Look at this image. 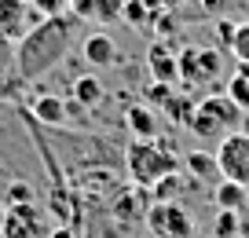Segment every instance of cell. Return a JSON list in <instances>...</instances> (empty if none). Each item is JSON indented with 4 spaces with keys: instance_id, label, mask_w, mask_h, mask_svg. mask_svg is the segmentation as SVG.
I'll return each mask as SVG.
<instances>
[{
    "instance_id": "1",
    "label": "cell",
    "mask_w": 249,
    "mask_h": 238,
    "mask_svg": "<svg viewBox=\"0 0 249 238\" xmlns=\"http://www.w3.org/2000/svg\"><path fill=\"white\" fill-rule=\"evenodd\" d=\"M81 30V18L73 15H59V18H44L37 22L22 40L15 44V70L22 81H37V77L52 73L73 48V37Z\"/></svg>"
},
{
    "instance_id": "2",
    "label": "cell",
    "mask_w": 249,
    "mask_h": 238,
    "mask_svg": "<svg viewBox=\"0 0 249 238\" xmlns=\"http://www.w3.org/2000/svg\"><path fill=\"white\" fill-rule=\"evenodd\" d=\"M124 165H128V176L140 187H158L165 176L179 172V158L161 139H136L124 154Z\"/></svg>"
},
{
    "instance_id": "3",
    "label": "cell",
    "mask_w": 249,
    "mask_h": 238,
    "mask_svg": "<svg viewBox=\"0 0 249 238\" xmlns=\"http://www.w3.org/2000/svg\"><path fill=\"white\" fill-rule=\"evenodd\" d=\"M216 169L227 183L249 187V132H231L216 146Z\"/></svg>"
},
{
    "instance_id": "4",
    "label": "cell",
    "mask_w": 249,
    "mask_h": 238,
    "mask_svg": "<svg viewBox=\"0 0 249 238\" xmlns=\"http://www.w3.org/2000/svg\"><path fill=\"white\" fill-rule=\"evenodd\" d=\"M179 62V77L187 85H209L224 73V59H220L216 48H183L176 55Z\"/></svg>"
},
{
    "instance_id": "5",
    "label": "cell",
    "mask_w": 249,
    "mask_h": 238,
    "mask_svg": "<svg viewBox=\"0 0 249 238\" xmlns=\"http://www.w3.org/2000/svg\"><path fill=\"white\" fill-rule=\"evenodd\" d=\"M147 223L158 238H195V216L176 201H158L147 213Z\"/></svg>"
},
{
    "instance_id": "6",
    "label": "cell",
    "mask_w": 249,
    "mask_h": 238,
    "mask_svg": "<svg viewBox=\"0 0 249 238\" xmlns=\"http://www.w3.org/2000/svg\"><path fill=\"white\" fill-rule=\"evenodd\" d=\"M37 22H44V18L33 11L30 0H0V40L18 44Z\"/></svg>"
},
{
    "instance_id": "7",
    "label": "cell",
    "mask_w": 249,
    "mask_h": 238,
    "mask_svg": "<svg viewBox=\"0 0 249 238\" xmlns=\"http://www.w3.org/2000/svg\"><path fill=\"white\" fill-rule=\"evenodd\" d=\"M198 110H202L205 117H209L213 125H216L224 136H231V132H242V110L234 107L231 99H227V92H220V95H205L202 103H198Z\"/></svg>"
},
{
    "instance_id": "8",
    "label": "cell",
    "mask_w": 249,
    "mask_h": 238,
    "mask_svg": "<svg viewBox=\"0 0 249 238\" xmlns=\"http://www.w3.org/2000/svg\"><path fill=\"white\" fill-rule=\"evenodd\" d=\"M0 235L4 238H40V220L37 205H8L4 220H0Z\"/></svg>"
},
{
    "instance_id": "9",
    "label": "cell",
    "mask_w": 249,
    "mask_h": 238,
    "mask_svg": "<svg viewBox=\"0 0 249 238\" xmlns=\"http://www.w3.org/2000/svg\"><path fill=\"white\" fill-rule=\"evenodd\" d=\"M81 52H85V59L92 62L95 70H107L117 62V44L110 33H88L85 40H81Z\"/></svg>"
},
{
    "instance_id": "10",
    "label": "cell",
    "mask_w": 249,
    "mask_h": 238,
    "mask_svg": "<svg viewBox=\"0 0 249 238\" xmlns=\"http://www.w3.org/2000/svg\"><path fill=\"white\" fill-rule=\"evenodd\" d=\"M147 66H150V77H154L158 85H169V81H176L179 77V62L176 55H169V48L158 40V44H150L147 52Z\"/></svg>"
},
{
    "instance_id": "11",
    "label": "cell",
    "mask_w": 249,
    "mask_h": 238,
    "mask_svg": "<svg viewBox=\"0 0 249 238\" xmlns=\"http://www.w3.org/2000/svg\"><path fill=\"white\" fill-rule=\"evenodd\" d=\"M30 114H37V121L52 125V128H62V125L70 121L66 117V99H59V95H33Z\"/></svg>"
},
{
    "instance_id": "12",
    "label": "cell",
    "mask_w": 249,
    "mask_h": 238,
    "mask_svg": "<svg viewBox=\"0 0 249 238\" xmlns=\"http://www.w3.org/2000/svg\"><path fill=\"white\" fill-rule=\"evenodd\" d=\"M124 125L132 128L136 139H158V121H154V110H147L143 103H128L124 107Z\"/></svg>"
},
{
    "instance_id": "13",
    "label": "cell",
    "mask_w": 249,
    "mask_h": 238,
    "mask_svg": "<svg viewBox=\"0 0 249 238\" xmlns=\"http://www.w3.org/2000/svg\"><path fill=\"white\" fill-rule=\"evenodd\" d=\"M124 4L128 0H85L73 15L77 18H95V22H117L124 15Z\"/></svg>"
},
{
    "instance_id": "14",
    "label": "cell",
    "mask_w": 249,
    "mask_h": 238,
    "mask_svg": "<svg viewBox=\"0 0 249 238\" xmlns=\"http://www.w3.org/2000/svg\"><path fill=\"white\" fill-rule=\"evenodd\" d=\"M103 85H99V77L95 73H85V77H77L73 81V103H77L81 110H95L103 103Z\"/></svg>"
},
{
    "instance_id": "15",
    "label": "cell",
    "mask_w": 249,
    "mask_h": 238,
    "mask_svg": "<svg viewBox=\"0 0 249 238\" xmlns=\"http://www.w3.org/2000/svg\"><path fill=\"white\" fill-rule=\"evenodd\" d=\"M183 162V169L191 172V176L198 180V183H209L213 176H220V169H216V158L213 154H202V150H191L187 158H179Z\"/></svg>"
},
{
    "instance_id": "16",
    "label": "cell",
    "mask_w": 249,
    "mask_h": 238,
    "mask_svg": "<svg viewBox=\"0 0 249 238\" xmlns=\"http://www.w3.org/2000/svg\"><path fill=\"white\" fill-rule=\"evenodd\" d=\"M227 99H231L242 114H249V66H238L227 77Z\"/></svg>"
},
{
    "instance_id": "17",
    "label": "cell",
    "mask_w": 249,
    "mask_h": 238,
    "mask_svg": "<svg viewBox=\"0 0 249 238\" xmlns=\"http://www.w3.org/2000/svg\"><path fill=\"white\" fill-rule=\"evenodd\" d=\"M213 198H216V205H220V213H238L242 205H246V187H238V183H220L216 191H213Z\"/></svg>"
},
{
    "instance_id": "18",
    "label": "cell",
    "mask_w": 249,
    "mask_h": 238,
    "mask_svg": "<svg viewBox=\"0 0 249 238\" xmlns=\"http://www.w3.org/2000/svg\"><path fill=\"white\" fill-rule=\"evenodd\" d=\"M195 110H198V103H191V99H179V95H172V99L161 107V114L169 117L172 125H191Z\"/></svg>"
},
{
    "instance_id": "19",
    "label": "cell",
    "mask_w": 249,
    "mask_h": 238,
    "mask_svg": "<svg viewBox=\"0 0 249 238\" xmlns=\"http://www.w3.org/2000/svg\"><path fill=\"white\" fill-rule=\"evenodd\" d=\"M227 52L238 59V66H249V22L234 26V37H231V44H227Z\"/></svg>"
},
{
    "instance_id": "20",
    "label": "cell",
    "mask_w": 249,
    "mask_h": 238,
    "mask_svg": "<svg viewBox=\"0 0 249 238\" xmlns=\"http://www.w3.org/2000/svg\"><path fill=\"white\" fill-rule=\"evenodd\" d=\"M33 11H37L40 18H59V15H70V0H30Z\"/></svg>"
},
{
    "instance_id": "21",
    "label": "cell",
    "mask_w": 249,
    "mask_h": 238,
    "mask_svg": "<svg viewBox=\"0 0 249 238\" xmlns=\"http://www.w3.org/2000/svg\"><path fill=\"white\" fill-rule=\"evenodd\" d=\"M4 198H8V205H30L33 201V191L26 183H11L8 191H4Z\"/></svg>"
},
{
    "instance_id": "22",
    "label": "cell",
    "mask_w": 249,
    "mask_h": 238,
    "mask_svg": "<svg viewBox=\"0 0 249 238\" xmlns=\"http://www.w3.org/2000/svg\"><path fill=\"white\" fill-rule=\"evenodd\" d=\"M213 231H216V238H231L234 231H238V213H220Z\"/></svg>"
},
{
    "instance_id": "23",
    "label": "cell",
    "mask_w": 249,
    "mask_h": 238,
    "mask_svg": "<svg viewBox=\"0 0 249 238\" xmlns=\"http://www.w3.org/2000/svg\"><path fill=\"white\" fill-rule=\"evenodd\" d=\"M52 238H73V235H70V231H55Z\"/></svg>"
}]
</instances>
